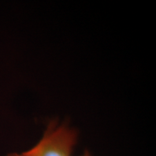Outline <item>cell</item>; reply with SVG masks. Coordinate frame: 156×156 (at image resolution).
I'll return each mask as SVG.
<instances>
[{
    "mask_svg": "<svg viewBox=\"0 0 156 156\" xmlns=\"http://www.w3.org/2000/svg\"><path fill=\"white\" fill-rule=\"evenodd\" d=\"M78 139V133L66 123L49 122L42 138L30 150L6 156H72Z\"/></svg>",
    "mask_w": 156,
    "mask_h": 156,
    "instance_id": "cell-1",
    "label": "cell"
},
{
    "mask_svg": "<svg viewBox=\"0 0 156 156\" xmlns=\"http://www.w3.org/2000/svg\"><path fill=\"white\" fill-rule=\"evenodd\" d=\"M81 156H91V154H90V153L88 151H85V152Z\"/></svg>",
    "mask_w": 156,
    "mask_h": 156,
    "instance_id": "cell-2",
    "label": "cell"
}]
</instances>
